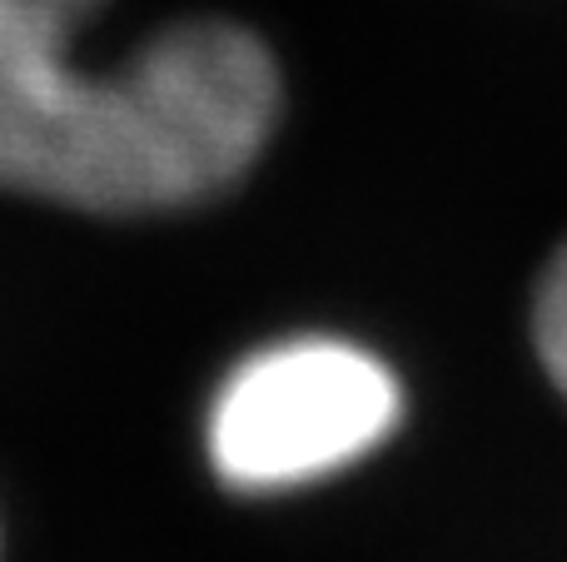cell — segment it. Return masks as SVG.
Returning <instances> with one entry per match:
<instances>
[{
    "mask_svg": "<svg viewBox=\"0 0 567 562\" xmlns=\"http://www.w3.org/2000/svg\"><path fill=\"white\" fill-rule=\"evenodd\" d=\"M399 378L339 339H293L245 358L209 414L219 478L249 493L359 464L399 424Z\"/></svg>",
    "mask_w": 567,
    "mask_h": 562,
    "instance_id": "7a4b0ae2",
    "label": "cell"
},
{
    "mask_svg": "<svg viewBox=\"0 0 567 562\" xmlns=\"http://www.w3.org/2000/svg\"><path fill=\"white\" fill-rule=\"evenodd\" d=\"M533 334H538L543 368L553 374V384L567 394V249L548 264L538 289V309H533Z\"/></svg>",
    "mask_w": 567,
    "mask_h": 562,
    "instance_id": "3957f363",
    "label": "cell"
},
{
    "mask_svg": "<svg viewBox=\"0 0 567 562\" xmlns=\"http://www.w3.org/2000/svg\"><path fill=\"white\" fill-rule=\"evenodd\" d=\"M100 6L0 0V189L95 215L229 189L279 115L269 50L225 20H189L110 70H75L70 40Z\"/></svg>",
    "mask_w": 567,
    "mask_h": 562,
    "instance_id": "6da1fadb",
    "label": "cell"
}]
</instances>
